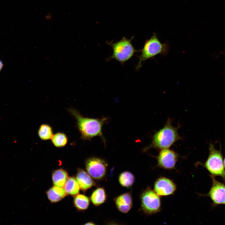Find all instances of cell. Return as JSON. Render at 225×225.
<instances>
[{"instance_id": "6da1fadb", "label": "cell", "mask_w": 225, "mask_h": 225, "mask_svg": "<svg viewBox=\"0 0 225 225\" xmlns=\"http://www.w3.org/2000/svg\"><path fill=\"white\" fill-rule=\"evenodd\" d=\"M68 110L76 120L77 127L82 139L90 140L94 137L99 136L106 145V140L102 134V128L108 118L98 119L85 117L75 108H70Z\"/></svg>"}, {"instance_id": "7a4b0ae2", "label": "cell", "mask_w": 225, "mask_h": 225, "mask_svg": "<svg viewBox=\"0 0 225 225\" xmlns=\"http://www.w3.org/2000/svg\"><path fill=\"white\" fill-rule=\"evenodd\" d=\"M178 128L173 127L171 120L168 119L164 126L154 134L151 143L143 151L152 148L161 150L169 148L181 138L178 132Z\"/></svg>"}, {"instance_id": "3957f363", "label": "cell", "mask_w": 225, "mask_h": 225, "mask_svg": "<svg viewBox=\"0 0 225 225\" xmlns=\"http://www.w3.org/2000/svg\"><path fill=\"white\" fill-rule=\"evenodd\" d=\"M140 51L141 54L138 56L139 60L136 67L137 70L140 69L146 60L153 58L158 54L167 55L169 51V46L167 43H162L154 33L150 38L145 41Z\"/></svg>"}, {"instance_id": "277c9868", "label": "cell", "mask_w": 225, "mask_h": 225, "mask_svg": "<svg viewBox=\"0 0 225 225\" xmlns=\"http://www.w3.org/2000/svg\"><path fill=\"white\" fill-rule=\"evenodd\" d=\"M123 38L120 41L111 44L113 50L112 54L107 60L114 59L122 65L130 59L135 53L138 51L136 50L131 42V40Z\"/></svg>"}, {"instance_id": "5b68a950", "label": "cell", "mask_w": 225, "mask_h": 225, "mask_svg": "<svg viewBox=\"0 0 225 225\" xmlns=\"http://www.w3.org/2000/svg\"><path fill=\"white\" fill-rule=\"evenodd\" d=\"M209 150V156L204 166L211 176L220 177L225 182V168L221 151L216 150L212 143Z\"/></svg>"}, {"instance_id": "8992f818", "label": "cell", "mask_w": 225, "mask_h": 225, "mask_svg": "<svg viewBox=\"0 0 225 225\" xmlns=\"http://www.w3.org/2000/svg\"><path fill=\"white\" fill-rule=\"evenodd\" d=\"M141 208L147 214H152L158 212L161 207L159 196L154 191L147 188L140 195Z\"/></svg>"}, {"instance_id": "52a82bcc", "label": "cell", "mask_w": 225, "mask_h": 225, "mask_svg": "<svg viewBox=\"0 0 225 225\" xmlns=\"http://www.w3.org/2000/svg\"><path fill=\"white\" fill-rule=\"evenodd\" d=\"M85 163L87 172L93 179L100 180L105 177L108 164L104 160L93 157L87 159Z\"/></svg>"}, {"instance_id": "ba28073f", "label": "cell", "mask_w": 225, "mask_h": 225, "mask_svg": "<svg viewBox=\"0 0 225 225\" xmlns=\"http://www.w3.org/2000/svg\"><path fill=\"white\" fill-rule=\"evenodd\" d=\"M211 177L212 184L207 196L211 199L213 206L225 205V185L217 180L215 177Z\"/></svg>"}, {"instance_id": "9c48e42d", "label": "cell", "mask_w": 225, "mask_h": 225, "mask_svg": "<svg viewBox=\"0 0 225 225\" xmlns=\"http://www.w3.org/2000/svg\"><path fill=\"white\" fill-rule=\"evenodd\" d=\"M178 154L168 148L162 149L158 157V165L160 167L166 169L174 168L178 160Z\"/></svg>"}, {"instance_id": "30bf717a", "label": "cell", "mask_w": 225, "mask_h": 225, "mask_svg": "<svg viewBox=\"0 0 225 225\" xmlns=\"http://www.w3.org/2000/svg\"><path fill=\"white\" fill-rule=\"evenodd\" d=\"M154 191L159 196H166L172 194L176 186L171 180L165 177H161L155 182Z\"/></svg>"}, {"instance_id": "8fae6325", "label": "cell", "mask_w": 225, "mask_h": 225, "mask_svg": "<svg viewBox=\"0 0 225 225\" xmlns=\"http://www.w3.org/2000/svg\"><path fill=\"white\" fill-rule=\"evenodd\" d=\"M114 201L118 210L122 213H127L132 207V198L130 192L118 195L114 198Z\"/></svg>"}, {"instance_id": "7c38bea8", "label": "cell", "mask_w": 225, "mask_h": 225, "mask_svg": "<svg viewBox=\"0 0 225 225\" xmlns=\"http://www.w3.org/2000/svg\"><path fill=\"white\" fill-rule=\"evenodd\" d=\"M76 179L80 188L85 192L96 185L93 179L84 170L79 168L76 175Z\"/></svg>"}, {"instance_id": "4fadbf2b", "label": "cell", "mask_w": 225, "mask_h": 225, "mask_svg": "<svg viewBox=\"0 0 225 225\" xmlns=\"http://www.w3.org/2000/svg\"><path fill=\"white\" fill-rule=\"evenodd\" d=\"M48 197L52 202H56L61 200L67 194L63 188L54 186L47 192Z\"/></svg>"}, {"instance_id": "5bb4252c", "label": "cell", "mask_w": 225, "mask_h": 225, "mask_svg": "<svg viewBox=\"0 0 225 225\" xmlns=\"http://www.w3.org/2000/svg\"><path fill=\"white\" fill-rule=\"evenodd\" d=\"M90 198L94 205L98 206L102 204L105 202L107 198L105 190L102 187L97 188L92 192Z\"/></svg>"}, {"instance_id": "9a60e30c", "label": "cell", "mask_w": 225, "mask_h": 225, "mask_svg": "<svg viewBox=\"0 0 225 225\" xmlns=\"http://www.w3.org/2000/svg\"><path fill=\"white\" fill-rule=\"evenodd\" d=\"M68 178L67 172L62 169L55 170L52 173L53 184L58 187L63 188Z\"/></svg>"}, {"instance_id": "2e32d148", "label": "cell", "mask_w": 225, "mask_h": 225, "mask_svg": "<svg viewBox=\"0 0 225 225\" xmlns=\"http://www.w3.org/2000/svg\"><path fill=\"white\" fill-rule=\"evenodd\" d=\"M63 188L67 194L72 196L78 194L80 188L76 178L74 177L68 178Z\"/></svg>"}, {"instance_id": "e0dca14e", "label": "cell", "mask_w": 225, "mask_h": 225, "mask_svg": "<svg viewBox=\"0 0 225 225\" xmlns=\"http://www.w3.org/2000/svg\"><path fill=\"white\" fill-rule=\"evenodd\" d=\"M118 180L120 185L124 188H129L134 184L135 177L133 174L128 171H124L119 176Z\"/></svg>"}, {"instance_id": "ac0fdd59", "label": "cell", "mask_w": 225, "mask_h": 225, "mask_svg": "<svg viewBox=\"0 0 225 225\" xmlns=\"http://www.w3.org/2000/svg\"><path fill=\"white\" fill-rule=\"evenodd\" d=\"M73 203L75 207L80 211L87 209L89 207L90 199L86 196L82 194H78L75 196Z\"/></svg>"}, {"instance_id": "d6986e66", "label": "cell", "mask_w": 225, "mask_h": 225, "mask_svg": "<svg viewBox=\"0 0 225 225\" xmlns=\"http://www.w3.org/2000/svg\"><path fill=\"white\" fill-rule=\"evenodd\" d=\"M38 135L39 138L42 140L51 139L53 135L52 128L48 124H42L38 128Z\"/></svg>"}, {"instance_id": "ffe728a7", "label": "cell", "mask_w": 225, "mask_h": 225, "mask_svg": "<svg viewBox=\"0 0 225 225\" xmlns=\"http://www.w3.org/2000/svg\"><path fill=\"white\" fill-rule=\"evenodd\" d=\"M51 139L53 144L57 148L63 147L68 142L67 135L62 132H58L53 134Z\"/></svg>"}, {"instance_id": "44dd1931", "label": "cell", "mask_w": 225, "mask_h": 225, "mask_svg": "<svg viewBox=\"0 0 225 225\" xmlns=\"http://www.w3.org/2000/svg\"><path fill=\"white\" fill-rule=\"evenodd\" d=\"M3 66V64L2 62L0 60V72Z\"/></svg>"}, {"instance_id": "7402d4cb", "label": "cell", "mask_w": 225, "mask_h": 225, "mask_svg": "<svg viewBox=\"0 0 225 225\" xmlns=\"http://www.w3.org/2000/svg\"><path fill=\"white\" fill-rule=\"evenodd\" d=\"M85 225H95V223H94L92 222H89L85 224Z\"/></svg>"}, {"instance_id": "603a6c76", "label": "cell", "mask_w": 225, "mask_h": 225, "mask_svg": "<svg viewBox=\"0 0 225 225\" xmlns=\"http://www.w3.org/2000/svg\"><path fill=\"white\" fill-rule=\"evenodd\" d=\"M223 164L224 165V167L225 168V158L224 159V161H223Z\"/></svg>"}]
</instances>
